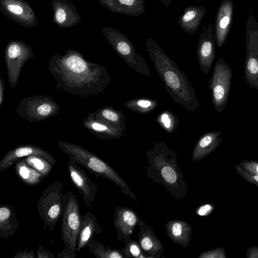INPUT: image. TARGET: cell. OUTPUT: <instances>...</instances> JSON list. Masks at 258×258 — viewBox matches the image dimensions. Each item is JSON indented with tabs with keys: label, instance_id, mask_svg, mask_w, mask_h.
Here are the masks:
<instances>
[{
	"label": "cell",
	"instance_id": "d6986e66",
	"mask_svg": "<svg viewBox=\"0 0 258 258\" xmlns=\"http://www.w3.org/2000/svg\"><path fill=\"white\" fill-rule=\"evenodd\" d=\"M83 124L90 133L102 140L117 139L124 135L123 131L96 118L93 112L88 114Z\"/></svg>",
	"mask_w": 258,
	"mask_h": 258
},
{
	"label": "cell",
	"instance_id": "44dd1931",
	"mask_svg": "<svg viewBox=\"0 0 258 258\" xmlns=\"http://www.w3.org/2000/svg\"><path fill=\"white\" fill-rule=\"evenodd\" d=\"M206 14V8L202 6H189L178 18V25L186 33L192 35L198 30Z\"/></svg>",
	"mask_w": 258,
	"mask_h": 258
},
{
	"label": "cell",
	"instance_id": "836d02e7",
	"mask_svg": "<svg viewBox=\"0 0 258 258\" xmlns=\"http://www.w3.org/2000/svg\"><path fill=\"white\" fill-rule=\"evenodd\" d=\"M237 164L244 170L258 175V161L243 160Z\"/></svg>",
	"mask_w": 258,
	"mask_h": 258
},
{
	"label": "cell",
	"instance_id": "5b68a950",
	"mask_svg": "<svg viewBox=\"0 0 258 258\" xmlns=\"http://www.w3.org/2000/svg\"><path fill=\"white\" fill-rule=\"evenodd\" d=\"M81 217L79 203L74 192L68 191L62 195L61 236L65 248L58 253L57 257H76Z\"/></svg>",
	"mask_w": 258,
	"mask_h": 258
},
{
	"label": "cell",
	"instance_id": "7c38bea8",
	"mask_svg": "<svg viewBox=\"0 0 258 258\" xmlns=\"http://www.w3.org/2000/svg\"><path fill=\"white\" fill-rule=\"evenodd\" d=\"M214 25L209 23L203 27L197 46V56L200 68L208 75L216 56Z\"/></svg>",
	"mask_w": 258,
	"mask_h": 258
},
{
	"label": "cell",
	"instance_id": "cb8c5ba5",
	"mask_svg": "<svg viewBox=\"0 0 258 258\" xmlns=\"http://www.w3.org/2000/svg\"><path fill=\"white\" fill-rule=\"evenodd\" d=\"M167 235L174 243L182 247L187 246L190 242L192 233L191 225L186 221L172 219L165 224Z\"/></svg>",
	"mask_w": 258,
	"mask_h": 258
},
{
	"label": "cell",
	"instance_id": "8992f818",
	"mask_svg": "<svg viewBox=\"0 0 258 258\" xmlns=\"http://www.w3.org/2000/svg\"><path fill=\"white\" fill-rule=\"evenodd\" d=\"M101 31L108 43L129 67L142 75L151 77L147 62L124 33L107 26L102 27Z\"/></svg>",
	"mask_w": 258,
	"mask_h": 258
},
{
	"label": "cell",
	"instance_id": "d4e9b609",
	"mask_svg": "<svg viewBox=\"0 0 258 258\" xmlns=\"http://www.w3.org/2000/svg\"><path fill=\"white\" fill-rule=\"evenodd\" d=\"M19 223L13 207L8 204L0 207V238L7 239L18 230Z\"/></svg>",
	"mask_w": 258,
	"mask_h": 258
},
{
	"label": "cell",
	"instance_id": "3957f363",
	"mask_svg": "<svg viewBox=\"0 0 258 258\" xmlns=\"http://www.w3.org/2000/svg\"><path fill=\"white\" fill-rule=\"evenodd\" d=\"M146 154L148 165L145 171L147 177L164 187L174 199L183 200L187 194L188 186L177 165L174 150L160 141L154 143Z\"/></svg>",
	"mask_w": 258,
	"mask_h": 258
},
{
	"label": "cell",
	"instance_id": "4fadbf2b",
	"mask_svg": "<svg viewBox=\"0 0 258 258\" xmlns=\"http://www.w3.org/2000/svg\"><path fill=\"white\" fill-rule=\"evenodd\" d=\"M69 158L68 172L70 178L79 194L82 196L86 205L90 208L97 192V186L87 176L85 171L79 166L74 159Z\"/></svg>",
	"mask_w": 258,
	"mask_h": 258
},
{
	"label": "cell",
	"instance_id": "484cf974",
	"mask_svg": "<svg viewBox=\"0 0 258 258\" xmlns=\"http://www.w3.org/2000/svg\"><path fill=\"white\" fill-rule=\"evenodd\" d=\"M15 164L17 175L27 186L36 185L45 178L41 173L27 164L24 158L19 159Z\"/></svg>",
	"mask_w": 258,
	"mask_h": 258
},
{
	"label": "cell",
	"instance_id": "f35d334b",
	"mask_svg": "<svg viewBox=\"0 0 258 258\" xmlns=\"http://www.w3.org/2000/svg\"><path fill=\"white\" fill-rule=\"evenodd\" d=\"M246 258H258V246H252L248 248L246 252Z\"/></svg>",
	"mask_w": 258,
	"mask_h": 258
},
{
	"label": "cell",
	"instance_id": "b9f144b4",
	"mask_svg": "<svg viewBox=\"0 0 258 258\" xmlns=\"http://www.w3.org/2000/svg\"><path fill=\"white\" fill-rule=\"evenodd\" d=\"M189 1H199L201 0H189Z\"/></svg>",
	"mask_w": 258,
	"mask_h": 258
},
{
	"label": "cell",
	"instance_id": "277c9868",
	"mask_svg": "<svg viewBox=\"0 0 258 258\" xmlns=\"http://www.w3.org/2000/svg\"><path fill=\"white\" fill-rule=\"evenodd\" d=\"M56 143L69 158L74 159L78 164L85 167L97 177L106 178L113 182L120 188L122 194L137 202L139 201L125 180L100 157L78 145L60 140L56 141Z\"/></svg>",
	"mask_w": 258,
	"mask_h": 258
},
{
	"label": "cell",
	"instance_id": "7a4b0ae2",
	"mask_svg": "<svg viewBox=\"0 0 258 258\" xmlns=\"http://www.w3.org/2000/svg\"><path fill=\"white\" fill-rule=\"evenodd\" d=\"M145 45L167 92L174 101L190 112L199 109L200 102L195 89L176 63L169 57L153 38H147Z\"/></svg>",
	"mask_w": 258,
	"mask_h": 258
},
{
	"label": "cell",
	"instance_id": "5bb4252c",
	"mask_svg": "<svg viewBox=\"0 0 258 258\" xmlns=\"http://www.w3.org/2000/svg\"><path fill=\"white\" fill-rule=\"evenodd\" d=\"M232 0H222L215 18L214 35L216 44L221 48L225 42L230 30L233 16Z\"/></svg>",
	"mask_w": 258,
	"mask_h": 258
},
{
	"label": "cell",
	"instance_id": "ac0fdd59",
	"mask_svg": "<svg viewBox=\"0 0 258 258\" xmlns=\"http://www.w3.org/2000/svg\"><path fill=\"white\" fill-rule=\"evenodd\" d=\"M139 243L148 258H159L163 251V245L152 228L142 219L139 225Z\"/></svg>",
	"mask_w": 258,
	"mask_h": 258
},
{
	"label": "cell",
	"instance_id": "74e56055",
	"mask_svg": "<svg viewBox=\"0 0 258 258\" xmlns=\"http://www.w3.org/2000/svg\"><path fill=\"white\" fill-rule=\"evenodd\" d=\"M36 256L35 255L33 250L28 251L27 249L24 250H20L17 252L14 258H35Z\"/></svg>",
	"mask_w": 258,
	"mask_h": 258
},
{
	"label": "cell",
	"instance_id": "ba28073f",
	"mask_svg": "<svg viewBox=\"0 0 258 258\" xmlns=\"http://www.w3.org/2000/svg\"><path fill=\"white\" fill-rule=\"evenodd\" d=\"M60 111V106L50 96L38 95L22 99L16 112L22 118L38 122L56 115Z\"/></svg>",
	"mask_w": 258,
	"mask_h": 258
},
{
	"label": "cell",
	"instance_id": "603a6c76",
	"mask_svg": "<svg viewBox=\"0 0 258 258\" xmlns=\"http://www.w3.org/2000/svg\"><path fill=\"white\" fill-rule=\"evenodd\" d=\"M102 232V229L93 214L88 212L82 216L81 226L77 240L76 252H79L88 246L95 235L100 234Z\"/></svg>",
	"mask_w": 258,
	"mask_h": 258
},
{
	"label": "cell",
	"instance_id": "4dcf8cb0",
	"mask_svg": "<svg viewBox=\"0 0 258 258\" xmlns=\"http://www.w3.org/2000/svg\"><path fill=\"white\" fill-rule=\"evenodd\" d=\"M157 122L167 132L173 133L178 127L179 119L172 112L165 110L158 115Z\"/></svg>",
	"mask_w": 258,
	"mask_h": 258
},
{
	"label": "cell",
	"instance_id": "f1b7e54d",
	"mask_svg": "<svg viewBox=\"0 0 258 258\" xmlns=\"http://www.w3.org/2000/svg\"><path fill=\"white\" fill-rule=\"evenodd\" d=\"M158 105L157 100L149 98H140L126 101L123 106L135 112L147 114L154 110Z\"/></svg>",
	"mask_w": 258,
	"mask_h": 258
},
{
	"label": "cell",
	"instance_id": "60d3db41",
	"mask_svg": "<svg viewBox=\"0 0 258 258\" xmlns=\"http://www.w3.org/2000/svg\"><path fill=\"white\" fill-rule=\"evenodd\" d=\"M163 6L165 8H167L170 5L173 0H160Z\"/></svg>",
	"mask_w": 258,
	"mask_h": 258
},
{
	"label": "cell",
	"instance_id": "2e32d148",
	"mask_svg": "<svg viewBox=\"0 0 258 258\" xmlns=\"http://www.w3.org/2000/svg\"><path fill=\"white\" fill-rule=\"evenodd\" d=\"M141 219L133 209L121 206L115 209L113 223L119 240L131 238L135 227Z\"/></svg>",
	"mask_w": 258,
	"mask_h": 258
},
{
	"label": "cell",
	"instance_id": "8d00e7d4",
	"mask_svg": "<svg viewBox=\"0 0 258 258\" xmlns=\"http://www.w3.org/2000/svg\"><path fill=\"white\" fill-rule=\"evenodd\" d=\"M37 258H54L53 253L50 250L44 248L41 245H39L36 251Z\"/></svg>",
	"mask_w": 258,
	"mask_h": 258
},
{
	"label": "cell",
	"instance_id": "8fae6325",
	"mask_svg": "<svg viewBox=\"0 0 258 258\" xmlns=\"http://www.w3.org/2000/svg\"><path fill=\"white\" fill-rule=\"evenodd\" d=\"M0 10L8 18L27 28L37 25L35 12L25 0H0Z\"/></svg>",
	"mask_w": 258,
	"mask_h": 258
},
{
	"label": "cell",
	"instance_id": "f546056e",
	"mask_svg": "<svg viewBox=\"0 0 258 258\" xmlns=\"http://www.w3.org/2000/svg\"><path fill=\"white\" fill-rule=\"evenodd\" d=\"M23 158L27 164L45 177L49 174L53 166L51 163L39 156L30 155Z\"/></svg>",
	"mask_w": 258,
	"mask_h": 258
},
{
	"label": "cell",
	"instance_id": "e0dca14e",
	"mask_svg": "<svg viewBox=\"0 0 258 258\" xmlns=\"http://www.w3.org/2000/svg\"><path fill=\"white\" fill-rule=\"evenodd\" d=\"M53 14L52 22L60 28L73 27L81 21L77 7L68 0H52Z\"/></svg>",
	"mask_w": 258,
	"mask_h": 258
},
{
	"label": "cell",
	"instance_id": "e575fe53",
	"mask_svg": "<svg viewBox=\"0 0 258 258\" xmlns=\"http://www.w3.org/2000/svg\"><path fill=\"white\" fill-rule=\"evenodd\" d=\"M236 173L247 182L258 186V175L247 172L242 169L238 164L235 167Z\"/></svg>",
	"mask_w": 258,
	"mask_h": 258
},
{
	"label": "cell",
	"instance_id": "d590c367",
	"mask_svg": "<svg viewBox=\"0 0 258 258\" xmlns=\"http://www.w3.org/2000/svg\"><path fill=\"white\" fill-rule=\"evenodd\" d=\"M214 207L211 204H205L199 207L196 210L197 215L201 216H207L213 211Z\"/></svg>",
	"mask_w": 258,
	"mask_h": 258
},
{
	"label": "cell",
	"instance_id": "1f68e13d",
	"mask_svg": "<svg viewBox=\"0 0 258 258\" xmlns=\"http://www.w3.org/2000/svg\"><path fill=\"white\" fill-rule=\"evenodd\" d=\"M125 246L123 248L125 258L137 257L147 258L143 250L137 241L127 238L123 240ZM148 258V257H147Z\"/></svg>",
	"mask_w": 258,
	"mask_h": 258
},
{
	"label": "cell",
	"instance_id": "ab89813d",
	"mask_svg": "<svg viewBox=\"0 0 258 258\" xmlns=\"http://www.w3.org/2000/svg\"><path fill=\"white\" fill-rule=\"evenodd\" d=\"M5 83L1 77H0V106L2 105L4 101Z\"/></svg>",
	"mask_w": 258,
	"mask_h": 258
},
{
	"label": "cell",
	"instance_id": "30bf717a",
	"mask_svg": "<svg viewBox=\"0 0 258 258\" xmlns=\"http://www.w3.org/2000/svg\"><path fill=\"white\" fill-rule=\"evenodd\" d=\"M34 57L32 47L21 40H12L5 49L8 82L14 88L18 84L22 69L26 62Z\"/></svg>",
	"mask_w": 258,
	"mask_h": 258
},
{
	"label": "cell",
	"instance_id": "4316f807",
	"mask_svg": "<svg viewBox=\"0 0 258 258\" xmlns=\"http://www.w3.org/2000/svg\"><path fill=\"white\" fill-rule=\"evenodd\" d=\"M94 116L113 127L124 131L126 129L125 118L122 111L111 106L102 107L94 112Z\"/></svg>",
	"mask_w": 258,
	"mask_h": 258
},
{
	"label": "cell",
	"instance_id": "9c48e42d",
	"mask_svg": "<svg viewBox=\"0 0 258 258\" xmlns=\"http://www.w3.org/2000/svg\"><path fill=\"white\" fill-rule=\"evenodd\" d=\"M232 76L230 66L222 57H219L214 66L213 74L209 81L212 102L218 113L222 112L227 103Z\"/></svg>",
	"mask_w": 258,
	"mask_h": 258
},
{
	"label": "cell",
	"instance_id": "7402d4cb",
	"mask_svg": "<svg viewBox=\"0 0 258 258\" xmlns=\"http://www.w3.org/2000/svg\"><path fill=\"white\" fill-rule=\"evenodd\" d=\"M222 133L208 132L202 135L197 142L192 153V161L197 162L211 154L221 144Z\"/></svg>",
	"mask_w": 258,
	"mask_h": 258
},
{
	"label": "cell",
	"instance_id": "ffe728a7",
	"mask_svg": "<svg viewBox=\"0 0 258 258\" xmlns=\"http://www.w3.org/2000/svg\"><path fill=\"white\" fill-rule=\"evenodd\" d=\"M146 0H97L110 11L122 15L138 17L143 14Z\"/></svg>",
	"mask_w": 258,
	"mask_h": 258
},
{
	"label": "cell",
	"instance_id": "9a60e30c",
	"mask_svg": "<svg viewBox=\"0 0 258 258\" xmlns=\"http://www.w3.org/2000/svg\"><path fill=\"white\" fill-rule=\"evenodd\" d=\"M30 155L42 157L54 165L56 161L44 149L32 144L20 145L8 151L0 161V173L11 167L19 159Z\"/></svg>",
	"mask_w": 258,
	"mask_h": 258
},
{
	"label": "cell",
	"instance_id": "d6a6232c",
	"mask_svg": "<svg viewBox=\"0 0 258 258\" xmlns=\"http://www.w3.org/2000/svg\"><path fill=\"white\" fill-rule=\"evenodd\" d=\"M226 254L224 247H218L202 252L198 258H226Z\"/></svg>",
	"mask_w": 258,
	"mask_h": 258
},
{
	"label": "cell",
	"instance_id": "83f0119b",
	"mask_svg": "<svg viewBox=\"0 0 258 258\" xmlns=\"http://www.w3.org/2000/svg\"><path fill=\"white\" fill-rule=\"evenodd\" d=\"M88 251L98 258H125L123 249L111 248L93 238L89 242Z\"/></svg>",
	"mask_w": 258,
	"mask_h": 258
},
{
	"label": "cell",
	"instance_id": "6da1fadb",
	"mask_svg": "<svg viewBox=\"0 0 258 258\" xmlns=\"http://www.w3.org/2000/svg\"><path fill=\"white\" fill-rule=\"evenodd\" d=\"M48 69L57 89L79 97L100 95L111 80V74L105 67L88 61L73 48L68 49L63 55H52Z\"/></svg>",
	"mask_w": 258,
	"mask_h": 258
},
{
	"label": "cell",
	"instance_id": "52a82bcc",
	"mask_svg": "<svg viewBox=\"0 0 258 258\" xmlns=\"http://www.w3.org/2000/svg\"><path fill=\"white\" fill-rule=\"evenodd\" d=\"M62 183L59 179L49 185L43 192L37 203L38 213L44 223V228L52 231L61 217Z\"/></svg>",
	"mask_w": 258,
	"mask_h": 258
}]
</instances>
